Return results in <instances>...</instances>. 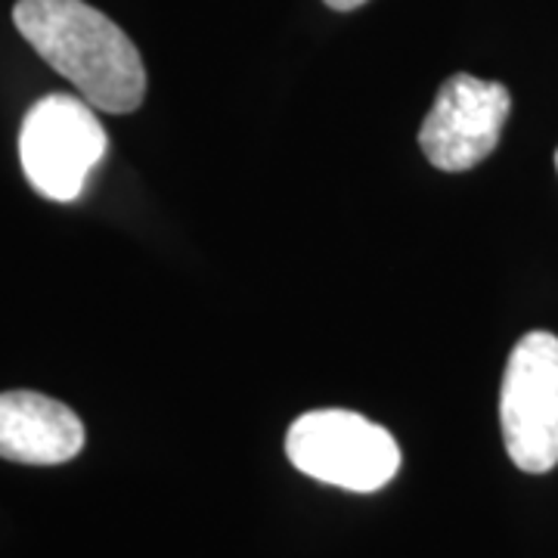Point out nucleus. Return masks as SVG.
I'll return each mask as SVG.
<instances>
[{"label": "nucleus", "instance_id": "20e7f679", "mask_svg": "<svg viewBox=\"0 0 558 558\" xmlns=\"http://www.w3.org/2000/svg\"><path fill=\"white\" fill-rule=\"evenodd\" d=\"M499 425L506 453L527 475H546L558 465V339L527 332L512 348L502 388Z\"/></svg>", "mask_w": 558, "mask_h": 558}, {"label": "nucleus", "instance_id": "f03ea898", "mask_svg": "<svg viewBox=\"0 0 558 558\" xmlns=\"http://www.w3.org/2000/svg\"><path fill=\"white\" fill-rule=\"evenodd\" d=\"M286 457L301 475L354 494H376L400 472L395 435L351 410H314L295 418Z\"/></svg>", "mask_w": 558, "mask_h": 558}, {"label": "nucleus", "instance_id": "f257e3e1", "mask_svg": "<svg viewBox=\"0 0 558 558\" xmlns=\"http://www.w3.org/2000/svg\"><path fill=\"white\" fill-rule=\"evenodd\" d=\"M13 22L40 60L72 81L94 109L124 116L146 97L140 50L97 7L84 0H20Z\"/></svg>", "mask_w": 558, "mask_h": 558}, {"label": "nucleus", "instance_id": "6e6552de", "mask_svg": "<svg viewBox=\"0 0 558 558\" xmlns=\"http://www.w3.org/2000/svg\"><path fill=\"white\" fill-rule=\"evenodd\" d=\"M556 168H558V153H556Z\"/></svg>", "mask_w": 558, "mask_h": 558}, {"label": "nucleus", "instance_id": "39448f33", "mask_svg": "<svg viewBox=\"0 0 558 558\" xmlns=\"http://www.w3.org/2000/svg\"><path fill=\"white\" fill-rule=\"evenodd\" d=\"M509 109L512 97L502 84L453 75L440 84L432 112L422 121L418 146L438 171H469L497 149Z\"/></svg>", "mask_w": 558, "mask_h": 558}, {"label": "nucleus", "instance_id": "423d86ee", "mask_svg": "<svg viewBox=\"0 0 558 558\" xmlns=\"http://www.w3.org/2000/svg\"><path fill=\"white\" fill-rule=\"evenodd\" d=\"M84 450V425L60 400L38 391L0 395V459L60 465Z\"/></svg>", "mask_w": 558, "mask_h": 558}, {"label": "nucleus", "instance_id": "0eeeda50", "mask_svg": "<svg viewBox=\"0 0 558 558\" xmlns=\"http://www.w3.org/2000/svg\"><path fill=\"white\" fill-rule=\"evenodd\" d=\"M366 0H326V7H332V10H357V7H363Z\"/></svg>", "mask_w": 558, "mask_h": 558}, {"label": "nucleus", "instance_id": "7ed1b4c3", "mask_svg": "<svg viewBox=\"0 0 558 558\" xmlns=\"http://www.w3.org/2000/svg\"><path fill=\"white\" fill-rule=\"evenodd\" d=\"M106 131L97 109L69 94H50L22 119L20 159L28 183L44 199L75 202L90 171L106 156Z\"/></svg>", "mask_w": 558, "mask_h": 558}]
</instances>
